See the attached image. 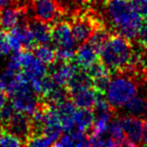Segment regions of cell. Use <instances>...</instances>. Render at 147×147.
<instances>
[{"label": "cell", "mask_w": 147, "mask_h": 147, "mask_svg": "<svg viewBox=\"0 0 147 147\" xmlns=\"http://www.w3.org/2000/svg\"><path fill=\"white\" fill-rule=\"evenodd\" d=\"M25 145V142L18 136L12 134L9 131H2L0 133V146L19 147Z\"/></svg>", "instance_id": "cell-20"}, {"label": "cell", "mask_w": 147, "mask_h": 147, "mask_svg": "<svg viewBox=\"0 0 147 147\" xmlns=\"http://www.w3.org/2000/svg\"><path fill=\"white\" fill-rule=\"evenodd\" d=\"M34 18L45 23H55L61 16L59 0H31ZM59 21V20H57Z\"/></svg>", "instance_id": "cell-9"}, {"label": "cell", "mask_w": 147, "mask_h": 147, "mask_svg": "<svg viewBox=\"0 0 147 147\" xmlns=\"http://www.w3.org/2000/svg\"><path fill=\"white\" fill-rule=\"evenodd\" d=\"M15 113V110L13 107L11 106L10 103L7 102L6 104L3 106V108L0 110V123L2 124L3 128L7 125V123L10 121L11 117Z\"/></svg>", "instance_id": "cell-21"}, {"label": "cell", "mask_w": 147, "mask_h": 147, "mask_svg": "<svg viewBox=\"0 0 147 147\" xmlns=\"http://www.w3.org/2000/svg\"><path fill=\"white\" fill-rule=\"evenodd\" d=\"M104 19L116 34L130 41L137 40L143 17L128 0H106L103 5Z\"/></svg>", "instance_id": "cell-1"}, {"label": "cell", "mask_w": 147, "mask_h": 147, "mask_svg": "<svg viewBox=\"0 0 147 147\" xmlns=\"http://www.w3.org/2000/svg\"><path fill=\"white\" fill-rule=\"evenodd\" d=\"M7 102H8V96L6 93H4V91H1L0 92V110L3 108V106Z\"/></svg>", "instance_id": "cell-24"}, {"label": "cell", "mask_w": 147, "mask_h": 147, "mask_svg": "<svg viewBox=\"0 0 147 147\" xmlns=\"http://www.w3.org/2000/svg\"><path fill=\"white\" fill-rule=\"evenodd\" d=\"M78 69L79 67L76 65V63L55 61L53 63L49 76L55 84L67 88L69 82Z\"/></svg>", "instance_id": "cell-11"}, {"label": "cell", "mask_w": 147, "mask_h": 147, "mask_svg": "<svg viewBox=\"0 0 147 147\" xmlns=\"http://www.w3.org/2000/svg\"><path fill=\"white\" fill-rule=\"evenodd\" d=\"M7 38L13 53L21 49L32 51L33 47L36 45L27 22L20 23L11 28L9 32H7Z\"/></svg>", "instance_id": "cell-6"}, {"label": "cell", "mask_w": 147, "mask_h": 147, "mask_svg": "<svg viewBox=\"0 0 147 147\" xmlns=\"http://www.w3.org/2000/svg\"><path fill=\"white\" fill-rule=\"evenodd\" d=\"M107 132H108L109 136L112 138V140L114 141L115 146H130L126 137H125V134L123 132L120 123H119L118 118L113 117L112 120L109 123Z\"/></svg>", "instance_id": "cell-17"}, {"label": "cell", "mask_w": 147, "mask_h": 147, "mask_svg": "<svg viewBox=\"0 0 147 147\" xmlns=\"http://www.w3.org/2000/svg\"><path fill=\"white\" fill-rule=\"evenodd\" d=\"M5 87H6V83H5V81L0 77V92H1V91H5Z\"/></svg>", "instance_id": "cell-28"}, {"label": "cell", "mask_w": 147, "mask_h": 147, "mask_svg": "<svg viewBox=\"0 0 147 147\" xmlns=\"http://www.w3.org/2000/svg\"><path fill=\"white\" fill-rule=\"evenodd\" d=\"M118 120L130 146L142 145L144 120L127 114L119 117Z\"/></svg>", "instance_id": "cell-7"}, {"label": "cell", "mask_w": 147, "mask_h": 147, "mask_svg": "<svg viewBox=\"0 0 147 147\" xmlns=\"http://www.w3.org/2000/svg\"><path fill=\"white\" fill-rule=\"evenodd\" d=\"M142 59H143V63H144V69L145 71H147V47H143Z\"/></svg>", "instance_id": "cell-26"}, {"label": "cell", "mask_w": 147, "mask_h": 147, "mask_svg": "<svg viewBox=\"0 0 147 147\" xmlns=\"http://www.w3.org/2000/svg\"><path fill=\"white\" fill-rule=\"evenodd\" d=\"M51 41L55 47V61H73L78 42L67 21H57L51 27Z\"/></svg>", "instance_id": "cell-4"}, {"label": "cell", "mask_w": 147, "mask_h": 147, "mask_svg": "<svg viewBox=\"0 0 147 147\" xmlns=\"http://www.w3.org/2000/svg\"><path fill=\"white\" fill-rule=\"evenodd\" d=\"M17 0H0V9L9 5H16Z\"/></svg>", "instance_id": "cell-25"}, {"label": "cell", "mask_w": 147, "mask_h": 147, "mask_svg": "<svg viewBox=\"0 0 147 147\" xmlns=\"http://www.w3.org/2000/svg\"><path fill=\"white\" fill-rule=\"evenodd\" d=\"M11 47L9 45L8 38H7V33L5 30H0V55L5 57V55H10Z\"/></svg>", "instance_id": "cell-22"}, {"label": "cell", "mask_w": 147, "mask_h": 147, "mask_svg": "<svg viewBox=\"0 0 147 147\" xmlns=\"http://www.w3.org/2000/svg\"><path fill=\"white\" fill-rule=\"evenodd\" d=\"M95 120V114L92 109L79 108L76 110L74 115V122L75 128L79 129L84 132H88L91 130Z\"/></svg>", "instance_id": "cell-16"}, {"label": "cell", "mask_w": 147, "mask_h": 147, "mask_svg": "<svg viewBox=\"0 0 147 147\" xmlns=\"http://www.w3.org/2000/svg\"><path fill=\"white\" fill-rule=\"evenodd\" d=\"M137 41L143 47H147V21L143 22L141 25L138 36H137Z\"/></svg>", "instance_id": "cell-23"}, {"label": "cell", "mask_w": 147, "mask_h": 147, "mask_svg": "<svg viewBox=\"0 0 147 147\" xmlns=\"http://www.w3.org/2000/svg\"><path fill=\"white\" fill-rule=\"evenodd\" d=\"M4 128L12 134L18 136L24 142L32 134V124L30 117L16 111Z\"/></svg>", "instance_id": "cell-12"}, {"label": "cell", "mask_w": 147, "mask_h": 147, "mask_svg": "<svg viewBox=\"0 0 147 147\" xmlns=\"http://www.w3.org/2000/svg\"><path fill=\"white\" fill-rule=\"evenodd\" d=\"M69 98L78 108L93 109L100 93L92 85H82V86L67 88Z\"/></svg>", "instance_id": "cell-8"}, {"label": "cell", "mask_w": 147, "mask_h": 147, "mask_svg": "<svg viewBox=\"0 0 147 147\" xmlns=\"http://www.w3.org/2000/svg\"><path fill=\"white\" fill-rule=\"evenodd\" d=\"M73 34L78 43L86 42L97 26L105 24V21L97 14H78L74 16L69 22Z\"/></svg>", "instance_id": "cell-5"}, {"label": "cell", "mask_w": 147, "mask_h": 147, "mask_svg": "<svg viewBox=\"0 0 147 147\" xmlns=\"http://www.w3.org/2000/svg\"><path fill=\"white\" fill-rule=\"evenodd\" d=\"M91 3V0H59L61 12H79Z\"/></svg>", "instance_id": "cell-19"}, {"label": "cell", "mask_w": 147, "mask_h": 147, "mask_svg": "<svg viewBox=\"0 0 147 147\" xmlns=\"http://www.w3.org/2000/svg\"><path fill=\"white\" fill-rule=\"evenodd\" d=\"M142 145H147V119L144 120V132H143Z\"/></svg>", "instance_id": "cell-27"}, {"label": "cell", "mask_w": 147, "mask_h": 147, "mask_svg": "<svg viewBox=\"0 0 147 147\" xmlns=\"http://www.w3.org/2000/svg\"><path fill=\"white\" fill-rule=\"evenodd\" d=\"M32 49L35 57L47 65H53L55 61V49L49 45V43L36 45Z\"/></svg>", "instance_id": "cell-18"}, {"label": "cell", "mask_w": 147, "mask_h": 147, "mask_svg": "<svg viewBox=\"0 0 147 147\" xmlns=\"http://www.w3.org/2000/svg\"><path fill=\"white\" fill-rule=\"evenodd\" d=\"M144 74H138L132 69L115 71L111 77L104 97L114 110L121 109L138 91Z\"/></svg>", "instance_id": "cell-2"}, {"label": "cell", "mask_w": 147, "mask_h": 147, "mask_svg": "<svg viewBox=\"0 0 147 147\" xmlns=\"http://www.w3.org/2000/svg\"><path fill=\"white\" fill-rule=\"evenodd\" d=\"M27 25L32 33L33 39L36 45H45L51 41V27L49 23L32 18L27 21Z\"/></svg>", "instance_id": "cell-15"}, {"label": "cell", "mask_w": 147, "mask_h": 147, "mask_svg": "<svg viewBox=\"0 0 147 147\" xmlns=\"http://www.w3.org/2000/svg\"><path fill=\"white\" fill-rule=\"evenodd\" d=\"M75 63L80 69H87L99 61V51L89 41L81 43L75 55Z\"/></svg>", "instance_id": "cell-14"}, {"label": "cell", "mask_w": 147, "mask_h": 147, "mask_svg": "<svg viewBox=\"0 0 147 147\" xmlns=\"http://www.w3.org/2000/svg\"><path fill=\"white\" fill-rule=\"evenodd\" d=\"M145 19H146V20H147V16H146V17H145Z\"/></svg>", "instance_id": "cell-30"}, {"label": "cell", "mask_w": 147, "mask_h": 147, "mask_svg": "<svg viewBox=\"0 0 147 147\" xmlns=\"http://www.w3.org/2000/svg\"><path fill=\"white\" fill-rule=\"evenodd\" d=\"M133 42L116 33H111L99 51V59L110 71L129 67L132 59Z\"/></svg>", "instance_id": "cell-3"}, {"label": "cell", "mask_w": 147, "mask_h": 147, "mask_svg": "<svg viewBox=\"0 0 147 147\" xmlns=\"http://www.w3.org/2000/svg\"><path fill=\"white\" fill-rule=\"evenodd\" d=\"M2 131H3V126H2V124L0 123V133L2 132Z\"/></svg>", "instance_id": "cell-29"}, {"label": "cell", "mask_w": 147, "mask_h": 147, "mask_svg": "<svg viewBox=\"0 0 147 147\" xmlns=\"http://www.w3.org/2000/svg\"><path fill=\"white\" fill-rule=\"evenodd\" d=\"M26 8L18 5H9L0 9V28L8 31L26 21Z\"/></svg>", "instance_id": "cell-10"}, {"label": "cell", "mask_w": 147, "mask_h": 147, "mask_svg": "<svg viewBox=\"0 0 147 147\" xmlns=\"http://www.w3.org/2000/svg\"><path fill=\"white\" fill-rule=\"evenodd\" d=\"M53 106L59 118L63 132H69L73 130L75 128L74 115L77 110L76 105L71 102V99L67 98L57 104H53Z\"/></svg>", "instance_id": "cell-13"}]
</instances>
